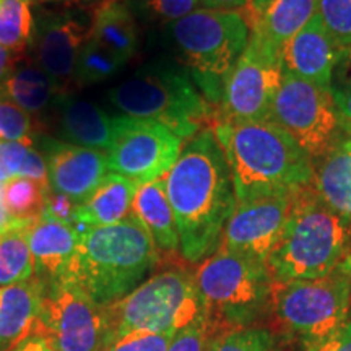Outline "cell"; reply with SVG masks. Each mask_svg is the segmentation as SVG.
Segmentation results:
<instances>
[{"mask_svg":"<svg viewBox=\"0 0 351 351\" xmlns=\"http://www.w3.org/2000/svg\"><path fill=\"white\" fill-rule=\"evenodd\" d=\"M270 307L289 335L311 346L350 320V282L340 267L320 278L274 282Z\"/></svg>","mask_w":351,"mask_h":351,"instance_id":"9","label":"cell"},{"mask_svg":"<svg viewBox=\"0 0 351 351\" xmlns=\"http://www.w3.org/2000/svg\"><path fill=\"white\" fill-rule=\"evenodd\" d=\"M34 147L33 142H2L0 140V182L19 178L26 158Z\"/></svg>","mask_w":351,"mask_h":351,"instance_id":"36","label":"cell"},{"mask_svg":"<svg viewBox=\"0 0 351 351\" xmlns=\"http://www.w3.org/2000/svg\"><path fill=\"white\" fill-rule=\"evenodd\" d=\"M43 300V285L36 278L0 289V351H10L32 335Z\"/></svg>","mask_w":351,"mask_h":351,"instance_id":"21","label":"cell"},{"mask_svg":"<svg viewBox=\"0 0 351 351\" xmlns=\"http://www.w3.org/2000/svg\"><path fill=\"white\" fill-rule=\"evenodd\" d=\"M49 187L26 178H13L3 184L2 195L7 213L16 223H34L43 215Z\"/></svg>","mask_w":351,"mask_h":351,"instance_id":"29","label":"cell"},{"mask_svg":"<svg viewBox=\"0 0 351 351\" xmlns=\"http://www.w3.org/2000/svg\"><path fill=\"white\" fill-rule=\"evenodd\" d=\"M65 91L47 75L33 59H21L3 83L0 98L33 114H43L54 106L57 98Z\"/></svg>","mask_w":351,"mask_h":351,"instance_id":"24","label":"cell"},{"mask_svg":"<svg viewBox=\"0 0 351 351\" xmlns=\"http://www.w3.org/2000/svg\"><path fill=\"white\" fill-rule=\"evenodd\" d=\"M2 189H3V184L0 182V234H3V232L12 230V228L15 226H32L33 223H16L10 218V215H8L5 210V205H3Z\"/></svg>","mask_w":351,"mask_h":351,"instance_id":"44","label":"cell"},{"mask_svg":"<svg viewBox=\"0 0 351 351\" xmlns=\"http://www.w3.org/2000/svg\"><path fill=\"white\" fill-rule=\"evenodd\" d=\"M150 232L158 251L179 252V234L173 208L166 195L165 179L142 184L132 204V213Z\"/></svg>","mask_w":351,"mask_h":351,"instance_id":"23","label":"cell"},{"mask_svg":"<svg viewBox=\"0 0 351 351\" xmlns=\"http://www.w3.org/2000/svg\"><path fill=\"white\" fill-rule=\"evenodd\" d=\"M21 59H25V54H16V52L0 46V90Z\"/></svg>","mask_w":351,"mask_h":351,"instance_id":"41","label":"cell"},{"mask_svg":"<svg viewBox=\"0 0 351 351\" xmlns=\"http://www.w3.org/2000/svg\"><path fill=\"white\" fill-rule=\"evenodd\" d=\"M173 337L169 333L132 332L114 340L106 351H168Z\"/></svg>","mask_w":351,"mask_h":351,"instance_id":"35","label":"cell"},{"mask_svg":"<svg viewBox=\"0 0 351 351\" xmlns=\"http://www.w3.org/2000/svg\"><path fill=\"white\" fill-rule=\"evenodd\" d=\"M47 166L49 189L85 204L111 173L106 153L41 135L38 140Z\"/></svg>","mask_w":351,"mask_h":351,"instance_id":"15","label":"cell"},{"mask_svg":"<svg viewBox=\"0 0 351 351\" xmlns=\"http://www.w3.org/2000/svg\"><path fill=\"white\" fill-rule=\"evenodd\" d=\"M350 244L351 226L311 184L293 195L287 226L265 267L275 283L320 278L339 269Z\"/></svg>","mask_w":351,"mask_h":351,"instance_id":"4","label":"cell"},{"mask_svg":"<svg viewBox=\"0 0 351 351\" xmlns=\"http://www.w3.org/2000/svg\"><path fill=\"white\" fill-rule=\"evenodd\" d=\"M200 7L217 10H252L251 0H200Z\"/></svg>","mask_w":351,"mask_h":351,"instance_id":"42","label":"cell"},{"mask_svg":"<svg viewBox=\"0 0 351 351\" xmlns=\"http://www.w3.org/2000/svg\"><path fill=\"white\" fill-rule=\"evenodd\" d=\"M184 261L204 262L218 251L228 219L238 207L231 171L212 127L182 145L165 176Z\"/></svg>","mask_w":351,"mask_h":351,"instance_id":"1","label":"cell"},{"mask_svg":"<svg viewBox=\"0 0 351 351\" xmlns=\"http://www.w3.org/2000/svg\"><path fill=\"white\" fill-rule=\"evenodd\" d=\"M319 0H274L265 10L254 13L256 28L271 46L282 47L314 19Z\"/></svg>","mask_w":351,"mask_h":351,"instance_id":"26","label":"cell"},{"mask_svg":"<svg viewBox=\"0 0 351 351\" xmlns=\"http://www.w3.org/2000/svg\"><path fill=\"white\" fill-rule=\"evenodd\" d=\"M274 337L263 328H236L213 337L207 351H274Z\"/></svg>","mask_w":351,"mask_h":351,"instance_id":"31","label":"cell"},{"mask_svg":"<svg viewBox=\"0 0 351 351\" xmlns=\"http://www.w3.org/2000/svg\"><path fill=\"white\" fill-rule=\"evenodd\" d=\"M57 130L62 142L108 152L114 137V117L95 103L62 93L56 104Z\"/></svg>","mask_w":351,"mask_h":351,"instance_id":"19","label":"cell"},{"mask_svg":"<svg viewBox=\"0 0 351 351\" xmlns=\"http://www.w3.org/2000/svg\"><path fill=\"white\" fill-rule=\"evenodd\" d=\"M158 262L160 251L150 232L130 215L116 225L82 232L64 280L80 288L95 304L108 307L150 278Z\"/></svg>","mask_w":351,"mask_h":351,"instance_id":"3","label":"cell"},{"mask_svg":"<svg viewBox=\"0 0 351 351\" xmlns=\"http://www.w3.org/2000/svg\"><path fill=\"white\" fill-rule=\"evenodd\" d=\"M28 230L29 226H15L0 234V285L2 287L28 282L34 276Z\"/></svg>","mask_w":351,"mask_h":351,"instance_id":"27","label":"cell"},{"mask_svg":"<svg viewBox=\"0 0 351 351\" xmlns=\"http://www.w3.org/2000/svg\"><path fill=\"white\" fill-rule=\"evenodd\" d=\"M142 5L155 19L174 23L200 8V0H142Z\"/></svg>","mask_w":351,"mask_h":351,"instance_id":"37","label":"cell"},{"mask_svg":"<svg viewBox=\"0 0 351 351\" xmlns=\"http://www.w3.org/2000/svg\"><path fill=\"white\" fill-rule=\"evenodd\" d=\"M317 163L351 125L341 116L328 88L283 73L270 119Z\"/></svg>","mask_w":351,"mask_h":351,"instance_id":"11","label":"cell"},{"mask_svg":"<svg viewBox=\"0 0 351 351\" xmlns=\"http://www.w3.org/2000/svg\"><path fill=\"white\" fill-rule=\"evenodd\" d=\"M330 93L341 116L351 124V46L340 47L339 59L332 72Z\"/></svg>","mask_w":351,"mask_h":351,"instance_id":"34","label":"cell"},{"mask_svg":"<svg viewBox=\"0 0 351 351\" xmlns=\"http://www.w3.org/2000/svg\"><path fill=\"white\" fill-rule=\"evenodd\" d=\"M90 38L127 64L138 49V32L130 8L121 0H104L93 12Z\"/></svg>","mask_w":351,"mask_h":351,"instance_id":"25","label":"cell"},{"mask_svg":"<svg viewBox=\"0 0 351 351\" xmlns=\"http://www.w3.org/2000/svg\"><path fill=\"white\" fill-rule=\"evenodd\" d=\"M282 80V51L252 28L247 46L223 86L215 121H269Z\"/></svg>","mask_w":351,"mask_h":351,"instance_id":"12","label":"cell"},{"mask_svg":"<svg viewBox=\"0 0 351 351\" xmlns=\"http://www.w3.org/2000/svg\"><path fill=\"white\" fill-rule=\"evenodd\" d=\"M340 269L346 275V278H348L350 287H351V244H350L348 251H346V254H345L343 261H341V263H340Z\"/></svg>","mask_w":351,"mask_h":351,"instance_id":"45","label":"cell"},{"mask_svg":"<svg viewBox=\"0 0 351 351\" xmlns=\"http://www.w3.org/2000/svg\"><path fill=\"white\" fill-rule=\"evenodd\" d=\"M212 129L230 166L238 204L295 194L313 182V161L271 121H215Z\"/></svg>","mask_w":351,"mask_h":351,"instance_id":"2","label":"cell"},{"mask_svg":"<svg viewBox=\"0 0 351 351\" xmlns=\"http://www.w3.org/2000/svg\"><path fill=\"white\" fill-rule=\"evenodd\" d=\"M306 351H351V317L345 326L317 343L307 346Z\"/></svg>","mask_w":351,"mask_h":351,"instance_id":"40","label":"cell"},{"mask_svg":"<svg viewBox=\"0 0 351 351\" xmlns=\"http://www.w3.org/2000/svg\"><path fill=\"white\" fill-rule=\"evenodd\" d=\"M80 234L69 223L41 215L28 230L34 278L43 285L62 282L75 257Z\"/></svg>","mask_w":351,"mask_h":351,"instance_id":"18","label":"cell"},{"mask_svg":"<svg viewBox=\"0 0 351 351\" xmlns=\"http://www.w3.org/2000/svg\"><path fill=\"white\" fill-rule=\"evenodd\" d=\"M339 54L340 47L315 15L282 47L283 73L330 88L332 72Z\"/></svg>","mask_w":351,"mask_h":351,"instance_id":"17","label":"cell"},{"mask_svg":"<svg viewBox=\"0 0 351 351\" xmlns=\"http://www.w3.org/2000/svg\"><path fill=\"white\" fill-rule=\"evenodd\" d=\"M108 96L124 116L160 122L182 142L217 119V109L202 96L187 70L169 62L143 65Z\"/></svg>","mask_w":351,"mask_h":351,"instance_id":"5","label":"cell"},{"mask_svg":"<svg viewBox=\"0 0 351 351\" xmlns=\"http://www.w3.org/2000/svg\"><path fill=\"white\" fill-rule=\"evenodd\" d=\"M210 340L212 337L204 322H197L176 333L168 351H207Z\"/></svg>","mask_w":351,"mask_h":351,"instance_id":"38","label":"cell"},{"mask_svg":"<svg viewBox=\"0 0 351 351\" xmlns=\"http://www.w3.org/2000/svg\"><path fill=\"white\" fill-rule=\"evenodd\" d=\"M252 16V10L197 8L169 23L189 75L217 114L226 78L251 38Z\"/></svg>","mask_w":351,"mask_h":351,"instance_id":"6","label":"cell"},{"mask_svg":"<svg viewBox=\"0 0 351 351\" xmlns=\"http://www.w3.org/2000/svg\"><path fill=\"white\" fill-rule=\"evenodd\" d=\"M271 2H274V0H251L252 12L254 13H261V12L265 10V8L269 7Z\"/></svg>","mask_w":351,"mask_h":351,"instance_id":"46","label":"cell"},{"mask_svg":"<svg viewBox=\"0 0 351 351\" xmlns=\"http://www.w3.org/2000/svg\"><path fill=\"white\" fill-rule=\"evenodd\" d=\"M117 57L101 47L98 43L88 36L85 44L82 46L75 64V73L73 82L80 85H93V83L106 82L109 78L116 77L124 67Z\"/></svg>","mask_w":351,"mask_h":351,"instance_id":"30","label":"cell"},{"mask_svg":"<svg viewBox=\"0 0 351 351\" xmlns=\"http://www.w3.org/2000/svg\"><path fill=\"white\" fill-rule=\"evenodd\" d=\"M295 194L241 202L228 219L218 249L265 263L282 238Z\"/></svg>","mask_w":351,"mask_h":351,"instance_id":"14","label":"cell"},{"mask_svg":"<svg viewBox=\"0 0 351 351\" xmlns=\"http://www.w3.org/2000/svg\"><path fill=\"white\" fill-rule=\"evenodd\" d=\"M138 187V182L109 173L95 194L85 204L78 205L73 228L82 234L90 228L116 225L130 217Z\"/></svg>","mask_w":351,"mask_h":351,"instance_id":"22","label":"cell"},{"mask_svg":"<svg viewBox=\"0 0 351 351\" xmlns=\"http://www.w3.org/2000/svg\"><path fill=\"white\" fill-rule=\"evenodd\" d=\"M78 205L72 199H69L67 195L57 194L54 191H47L46 202H44V210L43 215L46 217L59 219V221L69 223L73 226L75 221V213H77Z\"/></svg>","mask_w":351,"mask_h":351,"instance_id":"39","label":"cell"},{"mask_svg":"<svg viewBox=\"0 0 351 351\" xmlns=\"http://www.w3.org/2000/svg\"><path fill=\"white\" fill-rule=\"evenodd\" d=\"M116 339L132 332L169 333L204 322L195 276L182 267L153 274L124 300L108 306Z\"/></svg>","mask_w":351,"mask_h":351,"instance_id":"8","label":"cell"},{"mask_svg":"<svg viewBox=\"0 0 351 351\" xmlns=\"http://www.w3.org/2000/svg\"><path fill=\"white\" fill-rule=\"evenodd\" d=\"M46 2H67V3H77V2H90V0H46Z\"/></svg>","mask_w":351,"mask_h":351,"instance_id":"47","label":"cell"},{"mask_svg":"<svg viewBox=\"0 0 351 351\" xmlns=\"http://www.w3.org/2000/svg\"><path fill=\"white\" fill-rule=\"evenodd\" d=\"M10 351H52V350L49 348V345L41 339V337L32 333V335H28L26 339L21 340L19 345L13 346Z\"/></svg>","mask_w":351,"mask_h":351,"instance_id":"43","label":"cell"},{"mask_svg":"<svg viewBox=\"0 0 351 351\" xmlns=\"http://www.w3.org/2000/svg\"><path fill=\"white\" fill-rule=\"evenodd\" d=\"M313 187L324 204L351 226V125L314 163Z\"/></svg>","mask_w":351,"mask_h":351,"instance_id":"20","label":"cell"},{"mask_svg":"<svg viewBox=\"0 0 351 351\" xmlns=\"http://www.w3.org/2000/svg\"><path fill=\"white\" fill-rule=\"evenodd\" d=\"M33 119L28 112L0 98V140L2 142H33Z\"/></svg>","mask_w":351,"mask_h":351,"instance_id":"33","label":"cell"},{"mask_svg":"<svg viewBox=\"0 0 351 351\" xmlns=\"http://www.w3.org/2000/svg\"><path fill=\"white\" fill-rule=\"evenodd\" d=\"M210 337L247 328L269 311L271 278L265 263L218 249L194 274Z\"/></svg>","mask_w":351,"mask_h":351,"instance_id":"7","label":"cell"},{"mask_svg":"<svg viewBox=\"0 0 351 351\" xmlns=\"http://www.w3.org/2000/svg\"><path fill=\"white\" fill-rule=\"evenodd\" d=\"M33 0H0V46L26 54L32 46L34 19Z\"/></svg>","mask_w":351,"mask_h":351,"instance_id":"28","label":"cell"},{"mask_svg":"<svg viewBox=\"0 0 351 351\" xmlns=\"http://www.w3.org/2000/svg\"><path fill=\"white\" fill-rule=\"evenodd\" d=\"M184 142L152 119L114 117V137L106 152L109 171L142 184L165 178L181 155Z\"/></svg>","mask_w":351,"mask_h":351,"instance_id":"13","label":"cell"},{"mask_svg":"<svg viewBox=\"0 0 351 351\" xmlns=\"http://www.w3.org/2000/svg\"><path fill=\"white\" fill-rule=\"evenodd\" d=\"M90 26L73 12H49L34 20L33 60L64 90L73 80Z\"/></svg>","mask_w":351,"mask_h":351,"instance_id":"16","label":"cell"},{"mask_svg":"<svg viewBox=\"0 0 351 351\" xmlns=\"http://www.w3.org/2000/svg\"><path fill=\"white\" fill-rule=\"evenodd\" d=\"M33 333L52 351H106L116 340L108 307L95 304L67 280L43 285Z\"/></svg>","mask_w":351,"mask_h":351,"instance_id":"10","label":"cell"},{"mask_svg":"<svg viewBox=\"0 0 351 351\" xmlns=\"http://www.w3.org/2000/svg\"><path fill=\"white\" fill-rule=\"evenodd\" d=\"M315 15L337 46H351V0H319Z\"/></svg>","mask_w":351,"mask_h":351,"instance_id":"32","label":"cell"}]
</instances>
